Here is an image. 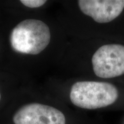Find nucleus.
I'll return each mask as SVG.
<instances>
[{"instance_id": "obj_1", "label": "nucleus", "mask_w": 124, "mask_h": 124, "mask_svg": "<svg viewBox=\"0 0 124 124\" xmlns=\"http://www.w3.org/2000/svg\"><path fill=\"white\" fill-rule=\"evenodd\" d=\"M51 32L48 26L41 20H25L12 31L10 43L16 52L37 55L48 46Z\"/></svg>"}, {"instance_id": "obj_2", "label": "nucleus", "mask_w": 124, "mask_h": 124, "mask_svg": "<svg viewBox=\"0 0 124 124\" xmlns=\"http://www.w3.org/2000/svg\"><path fill=\"white\" fill-rule=\"evenodd\" d=\"M118 91L107 82L79 81L72 86L70 98L75 106L85 109H97L108 106L116 101Z\"/></svg>"}, {"instance_id": "obj_3", "label": "nucleus", "mask_w": 124, "mask_h": 124, "mask_svg": "<svg viewBox=\"0 0 124 124\" xmlns=\"http://www.w3.org/2000/svg\"><path fill=\"white\" fill-rule=\"evenodd\" d=\"M11 124H66L64 113L50 105L33 102L24 103L12 113Z\"/></svg>"}, {"instance_id": "obj_4", "label": "nucleus", "mask_w": 124, "mask_h": 124, "mask_svg": "<svg viewBox=\"0 0 124 124\" xmlns=\"http://www.w3.org/2000/svg\"><path fill=\"white\" fill-rule=\"evenodd\" d=\"M94 73L101 78H112L124 74V46L106 44L92 57Z\"/></svg>"}, {"instance_id": "obj_5", "label": "nucleus", "mask_w": 124, "mask_h": 124, "mask_svg": "<svg viewBox=\"0 0 124 124\" xmlns=\"http://www.w3.org/2000/svg\"><path fill=\"white\" fill-rule=\"evenodd\" d=\"M78 3L85 15L98 23L113 21L124 9V0H79Z\"/></svg>"}, {"instance_id": "obj_6", "label": "nucleus", "mask_w": 124, "mask_h": 124, "mask_svg": "<svg viewBox=\"0 0 124 124\" xmlns=\"http://www.w3.org/2000/svg\"><path fill=\"white\" fill-rule=\"evenodd\" d=\"M22 4L25 7L31 8H39L46 4V1L45 0H21L20 1Z\"/></svg>"}, {"instance_id": "obj_7", "label": "nucleus", "mask_w": 124, "mask_h": 124, "mask_svg": "<svg viewBox=\"0 0 124 124\" xmlns=\"http://www.w3.org/2000/svg\"><path fill=\"white\" fill-rule=\"evenodd\" d=\"M1 101V93H0V102Z\"/></svg>"}]
</instances>
